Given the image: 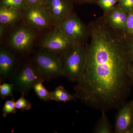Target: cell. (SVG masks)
<instances>
[{
    "instance_id": "cell-27",
    "label": "cell",
    "mask_w": 133,
    "mask_h": 133,
    "mask_svg": "<svg viewBox=\"0 0 133 133\" xmlns=\"http://www.w3.org/2000/svg\"><path fill=\"white\" fill-rule=\"evenodd\" d=\"M128 72L133 84V62H130L129 63L128 67Z\"/></svg>"
},
{
    "instance_id": "cell-1",
    "label": "cell",
    "mask_w": 133,
    "mask_h": 133,
    "mask_svg": "<svg viewBox=\"0 0 133 133\" xmlns=\"http://www.w3.org/2000/svg\"><path fill=\"white\" fill-rule=\"evenodd\" d=\"M105 22L90 26L84 71L74 96L87 106L105 112L119 109L133 85L128 72L127 40Z\"/></svg>"
},
{
    "instance_id": "cell-13",
    "label": "cell",
    "mask_w": 133,
    "mask_h": 133,
    "mask_svg": "<svg viewBox=\"0 0 133 133\" xmlns=\"http://www.w3.org/2000/svg\"><path fill=\"white\" fill-rule=\"evenodd\" d=\"M52 100L58 102H65L76 101L77 98L74 95L70 94L64 87L60 85L51 92Z\"/></svg>"
},
{
    "instance_id": "cell-17",
    "label": "cell",
    "mask_w": 133,
    "mask_h": 133,
    "mask_svg": "<svg viewBox=\"0 0 133 133\" xmlns=\"http://www.w3.org/2000/svg\"><path fill=\"white\" fill-rule=\"evenodd\" d=\"M2 116L6 118L8 115L17 113V108L15 106V101L14 98H12L10 99L5 101L2 109Z\"/></svg>"
},
{
    "instance_id": "cell-8",
    "label": "cell",
    "mask_w": 133,
    "mask_h": 133,
    "mask_svg": "<svg viewBox=\"0 0 133 133\" xmlns=\"http://www.w3.org/2000/svg\"><path fill=\"white\" fill-rule=\"evenodd\" d=\"M76 45H83L88 33L84 24L75 14H72L55 24Z\"/></svg>"
},
{
    "instance_id": "cell-7",
    "label": "cell",
    "mask_w": 133,
    "mask_h": 133,
    "mask_svg": "<svg viewBox=\"0 0 133 133\" xmlns=\"http://www.w3.org/2000/svg\"><path fill=\"white\" fill-rule=\"evenodd\" d=\"M75 45L61 29L55 26L44 36L41 47L61 56Z\"/></svg>"
},
{
    "instance_id": "cell-3",
    "label": "cell",
    "mask_w": 133,
    "mask_h": 133,
    "mask_svg": "<svg viewBox=\"0 0 133 133\" xmlns=\"http://www.w3.org/2000/svg\"><path fill=\"white\" fill-rule=\"evenodd\" d=\"M32 61L44 80L63 76V63L59 55L41 48L34 54Z\"/></svg>"
},
{
    "instance_id": "cell-10",
    "label": "cell",
    "mask_w": 133,
    "mask_h": 133,
    "mask_svg": "<svg viewBox=\"0 0 133 133\" xmlns=\"http://www.w3.org/2000/svg\"><path fill=\"white\" fill-rule=\"evenodd\" d=\"M17 59L15 55L5 47L0 49V80L1 82L10 79L16 72Z\"/></svg>"
},
{
    "instance_id": "cell-5",
    "label": "cell",
    "mask_w": 133,
    "mask_h": 133,
    "mask_svg": "<svg viewBox=\"0 0 133 133\" xmlns=\"http://www.w3.org/2000/svg\"><path fill=\"white\" fill-rule=\"evenodd\" d=\"M37 33V30L24 23L11 31L8 41L9 46L17 52L28 53L32 49Z\"/></svg>"
},
{
    "instance_id": "cell-14",
    "label": "cell",
    "mask_w": 133,
    "mask_h": 133,
    "mask_svg": "<svg viewBox=\"0 0 133 133\" xmlns=\"http://www.w3.org/2000/svg\"><path fill=\"white\" fill-rule=\"evenodd\" d=\"M112 127L106 112L101 111V115L96 125L94 127L92 132L94 133H111Z\"/></svg>"
},
{
    "instance_id": "cell-24",
    "label": "cell",
    "mask_w": 133,
    "mask_h": 133,
    "mask_svg": "<svg viewBox=\"0 0 133 133\" xmlns=\"http://www.w3.org/2000/svg\"><path fill=\"white\" fill-rule=\"evenodd\" d=\"M129 57L131 62H133V37H129L127 41Z\"/></svg>"
},
{
    "instance_id": "cell-30",
    "label": "cell",
    "mask_w": 133,
    "mask_h": 133,
    "mask_svg": "<svg viewBox=\"0 0 133 133\" xmlns=\"http://www.w3.org/2000/svg\"><path fill=\"white\" fill-rule=\"evenodd\" d=\"M72 2H80V0H71Z\"/></svg>"
},
{
    "instance_id": "cell-12",
    "label": "cell",
    "mask_w": 133,
    "mask_h": 133,
    "mask_svg": "<svg viewBox=\"0 0 133 133\" xmlns=\"http://www.w3.org/2000/svg\"><path fill=\"white\" fill-rule=\"evenodd\" d=\"M22 20L21 10L13 8L0 6V24L11 27Z\"/></svg>"
},
{
    "instance_id": "cell-2",
    "label": "cell",
    "mask_w": 133,
    "mask_h": 133,
    "mask_svg": "<svg viewBox=\"0 0 133 133\" xmlns=\"http://www.w3.org/2000/svg\"><path fill=\"white\" fill-rule=\"evenodd\" d=\"M85 47L75 45L61 56L63 65V76L71 82L77 83L84 71L86 61Z\"/></svg>"
},
{
    "instance_id": "cell-31",
    "label": "cell",
    "mask_w": 133,
    "mask_h": 133,
    "mask_svg": "<svg viewBox=\"0 0 133 133\" xmlns=\"http://www.w3.org/2000/svg\"><path fill=\"white\" fill-rule=\"evenodd\" d=\"M118 1H119L120 2L121 1H122V0H118Z\"/></svg>"
},
{
    "instance_id": "cell-26",
    "label": "cell",
    "mask_w": 133,
    "mask_h": 133,
    "mask_svg": "<svg viewBox=\"0 0 133 133\" xmlns=\"http://www.w3.org/2000/svg\"><path fill=\"white\" fill-rule=\"evenodd\" d=\"M9 28V27L5 25L0 24V39L1 42H2L5 35L6 33Z\"/></svg>"
},
{
    "instance_id": "cell-15",
    "label": "cell",
    "mask_w": 133,
    "mask_h": 133,
    "mask_svg": "<svg viewBox=\"0 0 133 133\" xmlns=\"http://www.w3.org/2000/svg\"><path fill=\"white\" fill-rule=\"evenodd\" d=\"M44 81H40L36 83L33 86L34 91L40 99L44 101H49L52 100L51 92L46 89L44 85Z\"/></svg>"
},
{
    "instance_id": "cell-4",
    "label": "cell",
    "mask_w": 133,
    "mask_h": 133,
    "mask_svg": "<svg viewBox=\"0 0 133 133\" xmlns=\"http://www.w3.org/2000/svg\"><path fill=\"white\" fill-rule=\"evenodd\" d=\"M10 79L14 90L25 95L28 94L36 83L45 81L32 60L19 66Z\"/></svg>"
},
{
    "instance_id": "cell-23",
    "label": "cell",
    "mask_w": 133,
    "mask_h": 133,
    "mask_svg": "<svg viewBox=\"0 0 133 133\" xmlns=\"http://www.w3.org/2000/svg\"><path fill=\"white\" fill-rule=\"evenodd\" d=\"M118 1V0H110L105 2L101 3L98 4L103 9L108 10L112 8Z\"/></svg>"
},
{
    "instance_id": "cell-11",
    "label": "cell",
    "mask_w": 133,
    "mask_h": 133,
    "mask_svg": "<svg viewBox=\"0 0 133 133\" xmlns=\"http://www.w3.org/2000/svg\"><path fill=\"white\" fill-rule=\"evenodd\" d=\"M72 3L71 0L45 1L44 4L47 7L55 25L72 14Z\"/></svg>"
},
{
    "instance_id": "cell-21",
    "label": "cell",
    "mask_w": 133,
    "mask_h": 133,
    "mask_svg": "<svg viewBox=\"0 0 133 133\" xmlns=\"http://www.w3.org/2000/svg\"><path fill=\"white\" fill-rule=\"evenodd\" d=\"M125 31L128 36L133 37V10L128 13Z\"/></svg>"
},
{
    "instance_id": "cell-9",
    "label": "cell",
    "mask_w": 133,
    "mask_h": 133,
    "mask_svg": "<svg viewBox=\"0 0 133 133\" xmlns=\"http://www.w3.org/2000/svg\"><path fill=\"white\" fill-rule=\"evenodd\" d=\"M114 125L115 133H129L133 122V100L126 102L119 108Z\"/></svg>"
},
{
    "instance_id": "cell-16",
    "label": "cell",
    "mask_w": 133,
    "mask_h": 133,
    "mask_svg": "<svg viewBox=\"0 0 133 133\" xmlns=\"http://www.w3.org/2000/svg\"><path fill=\"white\" fill-rule=\"evenodd\" d=\"M1 6L13 8L22 11L27 7L26 0H1Z\"/></svg>"
},
{
    "instance_id": "cell-18",
    "label": "cell",
    "mask_w": 133,
    "mask_h": 133,
    "mask_svg": "<svg viewBox=\"0 0 133 133\" xmlns=\"http://www.w3.org/2000/svg\"><path fill=\"white\" fill-rule=\"evenodd\" d=\"M14 90L12 83L4 82L0 85V96L2 99L9 97H13V91Z\"/></svg>"
},
{
    "instance_id": "cell-20",
    "label": "cell",
    "mask_w": 133,
    "mask_h": 133,
    "mask_svg": "<svg viewBox=\"0 0 133 133\" xmlns=\"http://www.w3.org/2000/svg\"><path fill=\"white\" fill-rule=\"evenodd\" d=\"M120 10V9L119 7L114 8L108 17L107 21L108 24L114 29H115L117 22L118 21Z\"/></svg>"
},
{
    "instance_id": "cell-28",
    "label": "cell",
    "mask_w": 133,
    "mask_h": 133,
    "mask_svg": "<svg viewBox=\"0 0 133 133\" xmlns=\"http://www.w3.org/2000/svg\"><path fill=\"white\" fill-rule=\"evenodd\" d=\"M96 0H80V2H91Z\"/></svg>"
},
{
    "instance_id": "cell-19",
    "label": "cell",
    "mask_w": 133,
    "mask_h": 133,
    "mask_svg": "<svg viewBox=\"0 0 133 133\" xmlns=\"http://www.w3.org/2000/svg\"><path fill=\"white\" fill-rule=\"evenodd\" d=\"M24 95L22 94L21 96L15 101V106L17 109L22 111H28L31 109V104L24 97Z\"/></svg>"
},
{
    "instance_id": "cell-25",
    "label": "cell",
    "mask_w": 133,
    "mask_h": 133,
    "mask_svg": "<svg viewBox=\"0 0 133 133\" xmlns=\"http://www.w3.org/2000/svg\"><path fill=\"white\" fill-rule=\"evenodd\" d=\"M46 0H26L27 6L44 4Z\"/></svg>"
},
{
    "instance_id": "cell-6",
    "label": "cell",
    "mask_w": 133,
    "mask_h": 133,
    "mask_svg": "<svg viewBox=\"0 0 133 133\" xmlns=\"http://www.w3.org/2000/svg\"><path fill=\"white\" fill-rule=\"evenodd\" d=\"M21 12L23 22L37 30L48 29L55 26L44 4L27 6Z\"/></svg>"
},
{
    "instance_id": "cell-22",
    "label": "cell",
    "mask_w": 133,
    "mask_h": 133,
    "mask_svg": "<svg viewBox=\"0 0 133 133\" xmlns=\"http://www.w3.org/2000/svg\"><path fill=\"white\" fill-rule=\"evenodd\" d=\"M119 8L128 13L133 10V0H122L120 2Z\"/></svg>"
},
{
    "instance_id": "cell-29",
    "label": "cell",
    "mask_w": 133,
    "mask_h": 133,
    "mask_svg": "<svg viewBox=\"0 0 133 133\" xmlns=\"http://www.w3.org/2000/svg\"><path fill=\"white\" fill-rule=\"evenodd\" d=\"M129 133H133V122L132 127H131V129H130V131H129Z\"/></svg>"
}]
</instances>
